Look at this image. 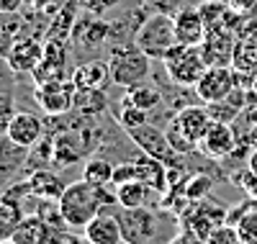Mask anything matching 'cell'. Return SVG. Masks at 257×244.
<instances>
[{"mask_svg": "<svg viewBox=\"0 0 257 244\" xmlns=\"http://www.w3.org/2000/svg\"><path fill=\"white\" fill-rule=\"evenodd\" d=\"M113 203H116V193L111 195L108 185H93L80 177L77 183H70L64 188L59 198V211L70 229L82 231L93 221V216H98L103 208H108Z\"/></svg>", "mask_w": 257, "mask_h": 244, "instance_id": "cell-1", "label": "cell"}, {"mask_svg": "<svg viewBox=\"0 0 257 244\" xmlns=\"http://www.w3.org/2000/svg\"><path fill=\"white\" fill-rule=\"evenodd\" d=\"M134 44L149 54L152 59H160L170 52L178 44V36H175V16L167 13V11H155L142 18V24L137 26V36H134Z\"/></svg>", "mask_w": 257, "mask_h": 244, "instance_id": "cell-2", "label": "cell"}, {"mask_svg": "<svg viewBox=\"0 0 257 244\" xmlns=\"http://www.w3.org/2000/svg\"><path fill=\"white\" fill-rule=\"evenodd\" d=\"M111 82L118 87H134L149 80L152 75V57L144 54L137 44H118L108 52Z\"/></svg>", "mask_w": 257, "mask_h": 244, "instance_id": "cell-3", "label": "cell"}, {"mask_svg": "<svg viewBox=\"0 0 257 244\" xmlns=\"http://www.w3.org/2000/svg\"><path fill=\"white\" fill-rule=\"evenodd\" d=\"M165 75L173 80L175 85L183 87H196L201 75L208 70V64L203 59L201 47H188V44H175L165 57H162Z\"/></svg>", "mask_w": 257, "mask_h": 244, "instance_id": "cell-4", "label": "cell"}, {"mask_svg": "<svg viewBox=\"0 0 257 244\" xmlns=\"http://www.w3.org/2000/svg\"><path fill=\"white\" fill-rule=\"evenodd\" d=\"M108 211L118 218L121 239L123 244H155L157 239V216L139 206V208H123L118 203L108 206Z\"/></svg>", "mask_w": 257, "mask_h": 244, "instance_id": "cell-5", "label": "cell"}, {"mask_svg": "<svg viewBox=\"0 0 257 244\" xmlns=\"http://www.w3.org/2000/svg\"><path fill=\"white\" fill-rule=\"evenodd\" d=\"M128 139H132L137 144L139 152L149 154V157H155L160 160L162 165L167 167H185V154L175 152L173 144L167 142V134H165V129L155 126V124H144L134 131H128Z\"/></svg>", "mask_w": 257, "mask_h": 244, "instance_id": "cell-6", "label": "cell"}, {"mask_svg": "<svg viewBox=\"0 0 257 244\" xmlns=\"http://www.w3.org/2000/svg\"><path fill=\"white\" fill-rule=\"evenodd\" d=\"M75 93L77 87L72 85V80H52V82H41L34 87V98L39 103V108L47 116L57 118V116H70V110H75Z\"/></svg>", "mask_w": 257, "mask_h": 244, "instance_id": "cell-7", "label": "cell"}, {"mask_svg": "<svg viewBox=\"0 0 257 244\" xmlns=\"http://www.w3.org/2000/svg\"><path fill=\"white\" fill-rule=\"evenodd\" d=\"M234 87H237V72L231 67H208L196 82L193 93H196L201 103L208 105V103H219L229 98L234 93Z\"/></svg>", "mask_w": 257, "mask_h": 244, "instance_id": "cell-8", "label": "cell"}, {"mask_svg": "<svg viewBox=\"0 0 257 244\" xmlns=\"http://www.w3.org/2000/svg\"><path fill=\"white\" fill-rule=\"evenodd\" d=\"M72 44H75V49H103V47H111V24L108 21H100V18H93L90 16H82L75 29H72Z\"/></svg>", "mask_w": 257, "mask_h": 244, "instance_id": "cell-9", "label": "cell"}, {"mask_svg": "<svg viewBox=\"0 0 257 244\" xmlns=\"http://www.w3.org/2000/svg\"><path fill=\"white\" fill-rule=\"evenodd\" d=\"M41 59H44V44H41V39H34V36H21L6 57L8 67L16 75H34Z\"/></svg>", "mask_w": 257, "mask_h": 244, "instance_id": "cell-10", "label": "cell"}, {"mask_svg": "<svg viewBox=\"0 0 257 244\" xmlns=\"http://www.w3.org/2000/svg\"><path fill=\"white\" fill-rule=\"evenodd\" d=\"M198 147L208 160H226L237 149V134L224 121H211V126L203 134V139L198 142Z\"/></svg>", "mask_w": 257, "mask_h": 244, "instance_id": "cell-11", "label": "cell"}, {"mask_svg": "<svg viewBox=\"0 0 257 244\" xmlns=\"http://www.w3.org/2000/svg\"><path fill=\"white\" fill-rule=\"evenodd\" d=\"M52 80H67V52H64V41L47 39L44 41V59L34 70V82H52Z\"/></svg>", "mask_w": 257, "mask_h": 244, "instance_id": "cell-12", "label": "cell"}, {"mask_svg": "<svg viewBox=\"0 0 257 244\" xmlns=\"http://www.w3.org/2000/svg\"><path fill=\"white\" fill-rule=\"evenodd\" d=\"M175 36L178 44H188V47H201L208 29L201 18L198 6H180L175 13Z\"/></svg>", "mask_w": 257, "mask_h": 244, "instance_id": "cell-13", "label": "cell"}, {"mask_svg": "<svg viewBox=\"0 0 257 244\" xmlns=\"http://www.w3.org/2000/svg\"><path fill=\"white\" fill-rule=\"evenodd\" d=\"M29 157H31V147L16 144L8 137L0 139V183L8 185L13 177L29 165Z\"/></svg>", "mask_w": 257, "mask_h": 244, "instance_id": "cell-14", "label": "cell"}, {"mask_svg": "<svg viewBox=\"0 0 257 244\" xmlns=\"http://www.w3.org/2000/svg\"><path fill=\"white\" fill-rule=\"evenodd\" d=\"M70 80L77 90H103L105 82L111 80V67L103 59H90V62L77 64L70 72Z\"/></svg>", "mask_w": 257, "mask_h": 244, "instance_id": "cell-15", "label": "cell"}, {"mask_svg": "<svg viewBox=\"0 0 257 244\" xmlns=\"http://www.w3.org/2000/svg\"><path fill=\"white\" fill-rule=\"evenodd\" d=\"M173 118H175V124H178L196 144L203 139V134L208 131V126H211V121H213L211 113H208V108H206V105H198V103L183 105L180 110H175Z\"/></svg>", "mask_w": 257, "mask_h": 244, "instance_id": "cell-16", "label": "cell"}, {"mask_svg": "<svg viewBox=\"0 0 257 244\" xmlns=\"http://www.w3.org/2000/svg\"><path fill=\"white\" fill-rule=\"evenodd\" d=\"M41 137H44V121L31 110H16V116L8 129V139L24 147H34Z\"/></svg>", "mask_w": 257, "mask_h": 244, "instance_id": "cell-17", "label": "cell"}, {"mask_svg": "<svg viewBox=\"0 0 257 244\" xmlns=\"http://www.w3.org/2000/svg\"><path fill=\"white\" fill-rule=\"evenodd\" d=\"M85 236L90 239V244H121V226H118V218L103 208L98 216H93V221L82 229Z\"/></svg>", "mask_w": 257, "mask_h": 244, "instance_id": "cell-18", "label": "cell"}, {"mask_svg": "<svg viewBox=\"0 0 257 244\" xmlns=\"http://www.w3.org/2000/svg\"><path fill=\"white\" fill-rule=\"evenodd\" d=\"M29 188H31V198H44V201H59L64 193V180L49 167H39L34 170L29 177Z\"/></svg>", "mask_w": 257, "mask_h": 244, "instance_id": "cell-19", "label": "cell"}, {"mask_svg": "<svg viewBox=\"0 0 257 244\" xmlns=\"http://www.w3.org/2000/svg\"><path fill=\"white\" fill-rule=\"evenodd\" d=\"M18 244H52L54 239V226L49 221H44L39 213L34 216H24V221L18 224L16 234L11 236Z\"/></svg>", "mask_w": 257, "mask_h": 244, "instance_id": "cell-20", "label": "cell"}, {"mask_svg": "<svg viewBox=\"0 0 257 244\" xmlns=\"http://www.w3.org/2000/svg\"><path fill=\"white\" fill-rule=\"evenodd\" d=\"M137 165V180H142L149 190H157L162 193L170 183H167V165H162L160 160L149 157V154H139V157L134 160Z\"/></svg>", "mask_w": 257, "mask_h": 244, "instance_id": "cell-21", "label": "cell"}, {"mask_svg": "<svg viewBox=\"0 0 257 244\" xmlns=\"http://www.w3.org/2000/svg\"><path fill=\"white\" fill-rule=\"evenodd\" d=\"M126 103H132L142 110H147V113H152V110H157L165 100V93L160 90V85H152V82H142V85H134V87H126V95H123Z\"/></svg>", "mask_w": 257, "mask_h": 244, "instance_id": "cell-22", "label": "cell"}, {"mask_svg": "<svg viewBox=\"0 0 257 244\" xmlns=\"http://www.w3.org/2000/svg\"><path fill=\"white\" fill-rule=\"evenodd\" d=\"M21 29H24V16L21 13H0V57L3 59L18 41Z\"/></svg>", "mask_w": 257, "mask_h": 244, "instance_id": "cell-23", "label": "cell"}, {"mask_svg": "<svg viewBox=\"0 0 257 244\" xmlns=\"http://www.w3.org/2000/svg\"><path fill=\"white\" fill-rule=\"evenodd\" d=\"M116 193V203L123 206V208H139L144 206L147 195H149V188L142 183V180H128V183H121L113 188Z\"/></svg>", "mask_w": 257, "mask_h": 244, "instance_id": "cell-24", "label": "cell"}, {"mask_svg": "<svg viewBox=\"0 0 257 244\" xmlns=\"http://www.w3.org/2000/svg\"><path fill=\"white\" fill-rule=\"evenodd\" d=\"M180 188H183V195L188 198L190 203H198V201H206V198L211 195L213 177L206 175V172H190Z\"/></svg>", "mask_w": 257, "mask_h": 244, "instance_id": "cell-25", "label": "cell"}, {"mask_svg": "<svg viewBox=\"0 0 257 244\" xmlns=\"http://www.w3.org/2000/svg\"><path fill=\"white\" fill-rule=\"evenodd\" d=\"M113 167L116 165H111V160H105V157H90L82 167V180H88L93 185H111Z\"/></svg>", "mask_w": 257, "mask_h": 244, "instance_id": "cell-26", "label": "cell"}, {"mask_svg": "<svg viewBox=\"0 0 257 244\" xmlns=\"http://www.w3.org/2000/svg\"><path fill=\"white\" fill-rule=\"evenodd\" d=\"M108 100H105V93L103 90H77L75 93V113L80 116H98L105 110Z\"/></svg>", "mask_w": 257, "mask_h": 244, "instance_id": "cell-27", "label": "cell"}, {"mask_svg": "<svg viewBox=\"0 0 257 244\" xmlns=\"http://www.w3.org/2000/svg\"><path fill=\"white\" fill-rule=\"evenodd\" d=\"M24 206L18 203H11V201H3L0 198V241L3 239H11L18 229V224L24 221Z\"/></svg>", "mask_w": 257, "mask_h": 244, "instance_id": "cell-28", "label": "cell"}, {"mask_svg": "<svg viewBox=\"0 0 257 244\" xmlns=\"http://www.w3.org/2000/svg\"><path fill=\"white\" fill-rule=\"evenodd\" d=\"M116 118H118V126L126 131V134H128V131H134V129H139V126H144L149 121L147 110H142V108H137L132 103H126L123 98H121V108H118Z\"/></svg>", "mask_w": 257, "mask_h": 244, "instance_id": "cell-29", "label": "cell"}, {"mask_svg": "<svg viewBox=\"0 0 257 244\" xmlns=\"http://www.w3.org/2000/svg\"><path fill=\"white\" fill-rule=\"evenodd\" d=\"M173 116H175V113H173ZM165 134H167V142L173 144V149L180 152V154H185V157H188V154H193V152H196V147H198V144L193 142V139L185 134V131L175 124V118H170V121H167Z\"/></svg>", "mask_w": 257, "mask_h": 244, "instance_id": "cell-30", "label": "cell"}, {"mask_svg": "<svg viewBox=\"0 0 257 244\" xmlns=\"http://www.w3.org/2000/svg\"><path fill=\"white\" fill-rule=\"evenodd\" d=\"M234 226H237L239 236H242L247 244H257V208H254V203L242 213V218H239Z\"/></svg>", "mask_w": 257, "mask_h": 244, "instance_id": "cell-31", "label": "cell"}, {"mask_svg": "<svg viewBox=\"0 0 257 244\" xmlns=\"http://www.w3.org/2000/svg\"><path fill=\"white\" fill-rule=\"evenodd\" d=\"M206 244H247V241L239 236L237 226H231V224H221V226L213 229V234L206 239Z\"/></svg>", "mask_w": 257, "mask_h": 244, "instance_id": "cell-32", "label": "cell"}, {"mask_svg": "<svg viewBox=\"0 0 257 244\" xmlns=\"http://www.w3.org/2000/svg\"><path fill=\"white\" fill-rule=\"evenodd\" d=\"M77 229H70V226H62V229H54V239L52 244H90V239L82 234H75Z\"/></svg>", "mask_w": 257, "mask_h": 244, "instance_id": "cell-33", "label": "cell"}, {"mask_svg": "<svg viewBox=\"0 0 257 244\" xmlns=\"http://www.w3.org/2000/svg\"><path fill=\"white\" fill-rule=\"evenodd\" d=\"M128 180H137V165L134 162H121L113 167V180L111 185H121V183H128Z\"/></svg>", "mask_w": 257, "mask_h": 244, "instance_id": "cell-34", "label": "cell"}, {"mask_svg": "<svg viewBox=\"0 0 257 244\" xmlns=\"http://www.w3.org/2000/svg\"><path fill=\"white\" fill-rule=\"evenodd\" d=\"M75 3H77L82 11H88V13H93V16H100L103 11L113 8L118 0H75Z\"/></svg>", "mask_w": 257, "mask_h": 244, "instance_id": "cell-35", "label": "cell"}, {"mask_svg": "<svg viewBox=\"0 0 257 244\" xmlns=\"http://www.w3.org/2000/svg\"><path fill=\"white\" fill-rule=\"evenodd\" d=\"M13 116H16V108H13V103H0V139L8 137V129H11Z\"/></svg>", "mask_w": 257, "mask_h": 244, "instance_id": "cell-36", "label": "cell"}, {"mask_svg": "<svg viewBox=\"0 0 257 244\" xmlns=\"http://www.w3.org/2000/svg\"><path fill=\"white\" fill-rule=\"evenodd\" d=\"M167 244H206V241H203L201 236H196L193 231H185V229H183L178 236H173V239H170Z\"/></svg>", "mask_w": 257, "mask_h": 244, "instance_id": "cell-37", "label": "cell"}, {"mask_svg": "<svg viewBox=\"0 0 257 244\" xmlns=\"http://www.w3.org/2000/svg\"><path fill=\"white\" fill-rule=\"evenodd\" d=\"M234 13H249L257 8V0H226Z\"/></svg>", "mask_w": 257, "mask_h": 244, "instance_id": "cell-38", "label": "cell"}, {"mask_svg": "<svg viewBox=\"0 0 257 244\" xmlns=\"http://www.w3.org/2000/svg\"><path fill=\"white\" fill-rule=\"evenodd\" d=\"M24 0H0V13H21Z\"/></svg>", "mask_w": 257, "mask_h": 244, "instance_id": "cell-39", "label": "cell"}, {"mask_svg": "<svg viewBox=\"0 0 257 244\" xmlns=\"http://www.w3.org/2000/svg\"><path fill=\"white\" fill-rule=\"evenodd\" d=\"M47 3H49V0H24V8L26 11H41Z\"/></svg>", "mask_w": 257, "mask_h": 244, "instance_id": "cell-40", "label": "cell"}, {"mask_svg": "<svg viewBox=\"0 0 257 244\" xmlns=\"http://www.w3.org/2000/svg\"><path fill=\"white\" fill-rule=\"evenodd\" d=\"M0 244H18V241H13V239H3V241H0Z\"/></svg>", "mask_w": 257, "mask_h": 244, "instance_id": "cell-41", "label": "cell"}, {"mask_svg": "<svg viewBox=\"0 0 257 244\" xmlns=\"http://www.w3.org/2000/svg\"><path fill=\"white\" fill-rule=\"evenodd\" d=\"M252 85H254V93H257V77H254V80H252Z\"/></svg>", "mask_w": 257, "mask_h": 244, "instance_id": "cell-42", "label": "cell"}, {"mask_svg": "<svg viewBox=\"0 0 257 244\" xmlns=\"http://www.w3.org/2000/svg\"><path fill=\"white\" fill-rule=\"evenodd\" d=\"M3 188H6V183H0V193H3Z\"/></svg>", "mask_w": 257, "mask_h": 244, "instance_id": "cell-43", "label": "cell"}, {"mask_svg": "<svg viewBox=\"0 0 257 244\" xmlns=\"http://www.w3.org/2000/svg\"><path fill=\"white\" fill-rule=\"evenodd\" d=\"M252 198H254V203H257V193H254V195H252Z\"/></svg>", "mask_w": 257, "mask_h": 244, "instance_id": "cell-44", "label": "cell"}]
</instances>
